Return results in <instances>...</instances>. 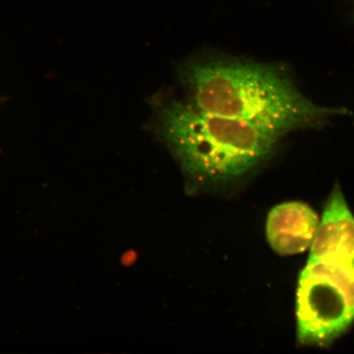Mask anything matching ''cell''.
<instances>
[{"instance_id":"obj_1","label":"cell","mask_w":354,"mask_h":354,"mask_svg":"<svg viewBox=\"0 0 354 354\" xmlns=\"http://www.w3.org/2000/svg\"><path fill=\"white\" fill-rule=\"evenodd\" d=\"M189 102L208 113L252 123L279 137L322 127L348 109L317 104L276 65L234 58L188 60L179 69Z\"/></svg>"},{"instance_id":"obj_2","label":"cell","mask_w":354,"mask_h":354,"mask_svg":"<svg viewBox=\"0 0 354 354\" xmlns=\"http://www.w3.org/2000/svg\"><path fill=\"white\" fill-rule=\"evenodd\" d=\"M156 127L189 178L235 180L269 157L278 135L246 121L208 113L172 99L156 109Z\"/></svg>"},{"instance_id":"obj_3","label":"cell","mask_w":354,"mask_h":354,"mask_svg":"<svg viewBox=\"0 0 354 354\" xmlns=\"http://www.w3.org/2000/svg\"><path fill=\"white\" fill-rule=\"evenodd\" d=\"M298 341L330 346L354 324V255L307 261L297 292Z\"/></svg>"},{"instance_id":"obj_4","label":"cell","mask_w":354,"mask_h":354,"mask_svg":"<svg viewBox=\"0 0 354 354\" xmlns=\"http://www.w3.org/2000/svg\"><path fill=\"white\" fill-rule=\"evenodd\" d=\"M319 216L304 202H286L274 206L267 218V239L270 246L279 255L302 253L310 248Z\"/></svg>"},{"instance_id":"obj_5","label":"cell","mask_w":354,"mask_h":354,"mask_svg":"<svg viewBox=\"0 0 354 354\" xmlns=\"http://www.w3.org/2000/svg\"><path fill=\"white\" fill-rule=\"evenodd\" d=\"M308 261L326 256L354 255V216L339 184H335L319 221Z\"/></svg>"}]
</instances>
